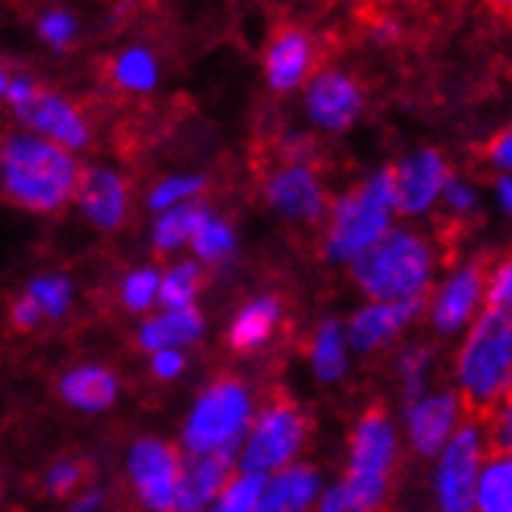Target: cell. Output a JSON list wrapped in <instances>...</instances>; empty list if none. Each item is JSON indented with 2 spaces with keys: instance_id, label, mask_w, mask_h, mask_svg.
<instances>
[{
  "instance_id": "33",
  "label": "cell",
  "mask_w": 512,
  "mask_h": 512,
  "mask_svg": "<svg viewBox=\"0 0 512 512\" xmlns=\"http://www.w3.org/2000/svg\"><path fill=\"white\" fill-rule=\"evenodd\" d=\"M208 189V180L205 176H173V180H164L158 189L151 192L148 205L154 211H164L170 205H180V202H189V198H195L198 192Z\"/></svg>"
},
{
  "instance_id": "38",
  "label": "cell",
  "mask_w": 512,
  "mask_h": 512,
  "mask_svg": "<svg viewBox=\"0 0 512 512\" xmlns=\"http://www.w3.org/2000/svg\"><path fill=\"white\" fill-rule=\"evenodd\" d=\"M154 355V362H151V371L161 377V381H170V377H176L183 368H186V359L180 355V349H158V352H151Z\"/></svg>"
},
{
  "instance_id": "37",
  "label": "cell",
  "mask_w": 512,
  "mask_h": 512,
  "mask_svg": "<svg viewBox=\"0 0 512 512\" xmlns=\"http://www.w3.org/2000/svg\"><path fill=\"white\" fill-rule=\"evenodd\" d=\"M487 286V305H509V293H512V267L509 258L497 267L494 277L484 283Z\"/></svg>"
},
{
  "instance_id": "28",
  "label": "cell",
  "mask_w": 512,
  "mask_h": 512,
  "mask_svg": "<svg viewBox=\"0 0 512 512\" xmlns=\"http://www.w3.org/2000/svg\"><path fill=\"white\" fill-rule=\"evenodd\" d=\"M114 82L126 92H151L158 85V63L142 48L123 51L114 60Z\"/></svg>"
},
{
  "instance_id": "9",
  "label": "cell",
  "mask_w": 512,
  "mask_h": 512,
  "mask_svg": "<svg viewBox=\"0 0 512 512\" xmlns=\"http://www.w3.org/2000/svg\"><path fill=\"white\" fill-rule=\"evenodd\" d=\"M447 440H450L447 453H443L440 472H437V497H440L443 509L465 512V509H472L478 462H481L478 428L465 425L456 431V437H447Z\"/></svg>"
},
{
  "instance_id": "31",
  "label": "cell",
  "mask_w": 512,
  "mask_h": 512,
  "mask_svg": "<svg viewBox=\"0 0 512 512\" xmlns=\"http://www.w3.org/2000/svg\"><path fill=\"white\" fill-rule=\"evenodd\" d=\"M261 487H264V472H246L242 478H230L224 491L217 494V509H224V512L258 509Z\"/></svg>"
},
{
  "instance_id": "40",
  "label": "cell",
  "mask_w": 512,
  "mask_h": 512,
  "mask_svg": "<svg viewBox=\"0 0 512 512\" xmlns=\"http://www.w3.org/2000/svg\"><path fill=\"white\" fill-rule=\"evenodd\" d=\"M443 192H447V202H450V208L453 211H469V208H475V195H472V189H465L462 183H447L443 186Z\"/></svg>"
},
{
  "instance_id": "35",
  "label": "cell",
  "mask_w": 512,
  "mask_h": 512,
  "mask_svg": "<svg viewBox=\"0 0 512 512\" xmlns=\"http://www.w3.org/2000/svg\"><path fill=\"white\" fill-rule=\"evenodd\" d=\"M76 32H79L76 19H73V13H66V10H51V13H44L41 22H38V35L48 41L54 51H70Z\"/></svg>"
},
{
  "instance_id": "30",
  "label": "cell",
  "mask_w": 512,
  "mask_h": 512,
  "mask_svg": "<svg viewBox=\"0 0 512 512\" xmlns=\"http://www.w3.org/2000/svg\"><path fill=\"white\" fill-rule=\"evenodd\" d=\"M26 293L41 305L44 318H63L73 299V286L66 277H38L29 283Z\"/></svg>"
},
{
  "instance_id": "13",
  "label": "cell",
  "mask_w": 512,
  "mask_h": 512,
  "mask_svg": "<svg viewBox=\"0 0 512 512\" xmlns=\"http://www.w3.org/2000/svg\"><path fill=\"white\" fill-rule=\"evenodd\" d=\"M315 66V41L302 26H277L264 48V73L274 92L296 88Z\"/></svg>"
},
{
  "instance_id": "7",
  "label": "cell",
  "mask_w": 512,
  "mask_h": 512,
  "mask_svg": "<svg viewBox=\"0 0 512 512\" xmlns=\"http://www.w3.org/2000/svg\"><path fill=\"white\" fill-rule=\"evenodd\" d=\"M311 431V421L289 393H274L255 418L246 440V472H274L293 459Z\"/></svg>"
},
{
  "instance_id": "45",
  "label": "cell",
  "mask_w": 512,
  "mask_h": 512,
  "mask_svg": "<svg viewBox=\"0 0 512 512\" xmlns=\"http://www.w3.org/2000/svg\"><path fill=\"white\" fill-rule=\"evenodd\" d=\"M377 4H409V0H377Z\"/></svg>"
},
{
  "instance_id": "4",
  "label": "cell",
  "mask_w": 512,
  "mask_h": 512,
  "mask_svg": "<svg viewBox=\"0 0 512 512\" xmlns=\"http://www.w3.org/2000/svg\"><path fill=\"white\" fill-rule=\"evenodd\" d=\"M393 456H396L393 425L387 418L384 403H374L352 431L349 472L343 481V491L352 509H377L387 500Z\"/></svg>"
},
{
  "instance_id": "18",
  "label": "cell",
  "mask_w": 512,
  "mask_h": 512,
  "mask_svg": "<svg viewBox=\"0 0 512 512\" xmlns=\"http://www.w3.org/2000/svg\"><path fill=\"white\" fill-rule=\"evenodd\" d=\"M459 415V399L453 393H440L428 399H415L409 409V437L418 456H437L447 443Z\"/></svg>"
},
{
  "instance_id": "29",
  "label": "cell",
  "mask_w": 512,
  "mask_h": 512,
  "mask_svg": "<svg viewBox=\"0 0 512 512\" xmlns=\"http://www.w3.org/2000/svg\"><path fill=\"white\" fill-rule=\"evenodd\" d=\"M189 242L202 261H220L233 252V230L227 220H217L208 214L202 224H198V230L189 236Z\"/></svg>"
},
{
  "instance_id": "44",
  "label": "cell",
  "mask_w": 512,
  "mask_h": 512,
  "mask_svg": "<svg viewBox=\"0 0 512 512\" xmlns=\"http://www.w3.org/2000/svg\"><path fill=\"white\" fill-rule=\"evenodd\" d=\"M4 88H7V70L0 66V95H4Z\"/></svg>"
},
{
  "instance_id": "27",
  "label": "cell",
  "mask_w": 512,
  "mask_h": 512,
  "mask_svg": "<svg viewBox=\"0 0 512 512\" xmlns=\"http://www.w3.org/2000/svg\"><path fill=\"white\" fill-rule=\"evenodd\" d=\"M202 286H205V274H202V267L186 261V264H176L170 267V271L158 280V296L164 308H176V305H189L195 302V296L202 293Z\"/></svg>"
},
{
  "instance_id": "8",
  "label": "cell",
  "mask_w": 512,
  "mask_h": 512,
  "mask_svg": "<svg viewBox=\"0 0 512 512\" xmlns=\"http://www.w3.org/2000/svg\"><path fill=\"white\" fill-rule=\"evenodd\" d=\"M183 459L167 440H139L129 450V478L148 509H173Z\"/></svg>"
},
{
  "instance_id": "43",
  "label": "cell",
  "mask_w": 512,
  "mask_h": 512,
  "mask_svg": "<svg viewBox=\"0 0 512 512\" xmlns=\"http://www.w3.org/2000/svg\"><path fill=\"white\" fill-rule=\"evenodd\" d=\"M500 198H503V208L509 211V180H500Z\"/></svg>"
},
{
  "instance_id": "6",
  "label": "cell",
  "mask_w": 512,
  "mask_h": 512,
  "mask_svg": "<svg viewBox=\"0 0 512 512\" xmlns=\"http://www.w3.org/2000/svg\"><path fill=\"white\" fill-rule=\"evenodd\" d=\"M252 415V396L246 384L233 374L217 377V381L198 396V403L186 421L183 443L186 450L211 453V450H233Z\"/></svg>"
},
{
  "instance_id": "24",
  "label": "cell",
  "mask_w": 512,
  "mask_h": 512,
  "mask_svg": "<svg viewBox=\"0 0 512 512\" xmlns=\"http://www.w3.org/2000/svg\"><path fill=\"white\" fill-rule=\"evenodd\" d=\"M167 214L158 220V227H154V246L158 252H173L180 249L183 242H189V236L198 230V224L208 217V208L202 202H180V205H170L164 208Z\"/></svg>"
},
{
  "instance_id": "19",
  "label": "cell",
  "mask_w": 512,
  "mask_h": 512,
  "mask_svg": "<svg viewBox=\"0 0 512 512\" xmlns=\"http://www.w3.org/2000/svg\"><path fill=\"white\" fill-rule=\"evenodd\" d=\"M484 283H487V274L481 261L462 267V271L440 289L437 305H434V327L440 333H456L472 318V311L484 293Z\"/></svg>"
},
{
  "instance_id": "3",
  "label": "cell",
  "mask_w": 512,
  "mask_h": 512,
  "mask_svg": "<svg viewBox=\"0 0 512 512\" xmlns=\"http://www.w3.org/2000/svg\"><path fill=\"white\" fill-rule=\"evenodd\" d=\"M509 305H487L459 359V381L469 406H497L509 390L512 362Z\"/></svg>"
},
{
  "instance_id": "23",
  "label": "cell",
  "mask_w": 512,
  "mask_h": 512,
  "mask_svg": "<svg viewBox=\"0 0 512 512\" xmlns=\"http://www.w3.org/2000/svg\"><path fill=\"white\" fill-rule=\"evenodd\" d=\"M318 472L308 469V465H293L274 478H264L261 497H258V509L267 512H293V509H305L318 494Z\"/></svg>"
},
{
  "instance_id": "21",
  "label": "cell",
  "mask_w": 512,
  "mask_h": 512,
  "mask_svg": "<svg viewBox=\"0 0 512 512\" xmlns=\"http://www.w3.org/2000/svg\"><path fill=\"white\" fill-rule=\"evenodd\" d=\"M202 311H198L192 302L189 305H176L167 308L164 315L151 318L142 330H139V349L145 352H158V349H173V346H186L192 340L202 337Z\"/></svg>"
},
{
  "instance_id": "36",
  "label": "cell",
  "mask_w": 512,
  "mask_h": 512,
  "mask_svg": "<svg viewBox=\"0 0 512 512\" xmlns=\"http://www.w3.org/2000/svg\"><path fill=\"white\" fill-rule=\"evenodd\" d=\"M41 305L29 296V293H22L13 305H10V327L19 330V333H29L38 321H41Z\"/></svg>"
},
{
  "instance_id": "5",
  "label": "cell",
  "mask_w": 512,
  "mask_h": 512,
  "mask_svg": "<svg viewBox=\"0 0 512 512\" xmlns=\"http://www.w3.org/2000/svg\"><path fill=\"white\" fill-rule=\"evenodd\" d=\"M393 214V167L371 176L359 189L346 192L330 217L327 255L330 258H355L371 242L390 230Z\"/></svg>"
},
{
  "instance_id": "39",
  "label": "cell",
  "mask_w": 512,
  "mask_h": 512,
  "mask_svg": "<svg viewBox=\"0 0 512 512\" xmlns=\"http://www.w3.org/2000/svg\"><path fill=\"white\" fill-rule=\"evenodd\" d=\"M509 148H512V132L509 129H500L497 136L487 142V161H494L500 170H509V161H512V154H509Z\"/></svg>"
},
{
  "instance_id": "17",
  "label": "cell",
  "mask_w": 512,
  "mask_h": 512,
  "mask_svg": "<svg viewBox=\"0 0 512 512\" xmlns=\"http://www.w3.org/2000/svg\"><path fill=\"white\" fill-rule=\"evenodd\" d=\"M425 305V293L412 296V299H393V302H374L368 308H362L359 315L349 321V340L355 349L371 352L381 343H387L390 337H396L418 311Z\"/></svg>"
},
{
  "instance_id": "11",
  "label": "cell",
  "mask_w": 512,
  "mask_h": 512,
  "mask_svg": "<svg viewBox=\"0 0 512 512\" xmlns=\"http://www.w3.org/2000/svg\"><path fill=\"white\" fill-rule=\"evenodd\" d=\"M16 114L26 126H32L35 132H41V136L54 139L57 145L70 148V151H79L92 142V129H88L82 110L41 85L35 88V95L26 104L16 107Z\"/></svg>"
},
{
  "instance_id": "41",
  "label": "cell",
  "mask_w": 512,
  "mask_h": 512,
  "mask_svg": "<svg viewBox=\"0 0 512 512\" xmlns=\"http://www.w3.org/2000/svg\"><path fill=\"white\" fill-rule=\"evenodd\" d=\"M98 503H101V494L95 491V494H88V497H82V500H79V503H76L73 509H95Z\"/></svg>"
},
{
  "instance_id": "42",
  "label": "cell",
  "mask_w": 512,
  "mask_h": 512,
  "mask_svg": "<svg viewBox=\"0 0 512 512\" xmlns=\"http://www.w3.org/2000/svg\"><path fill=\"white\" fill-rule=\"evenodd\" d=\"M509 4L512 0H487V7H491L497 16H509Z\"/></svg>"
},
{
  "instance_id": "14",
  "label": "cell",
  "mask_w": 512,
  "mask_h": 512,
  "mask_svg": "<svg viewBox=\"0 0 512 512\" xmlns=\"http://www.w3.org/2000/svg\"><path fill=\"white\" fill-rule=\"evenodd\" d=\"M365 95L355 79L346 73H321L308 88V114L318 126L330 132L349 129L362 114Z\"/></svg>"
},
{
  "instance_id": "20",
  "label": "cell",
  "mask_w": 512,
  "mask_h": 512,
  "mask_svg": "<svg viewBox=\"0 0 512 512\" xmlns=\"http://www.w3.org/2000/svg\"><path fill=\"white\" fill-rule=\"evenodd\" d=\"M63 403L82 412H104L117 399V374L101 365H82L60 377Z\"/></svg>"
},
{
  "instance_id": "25",
  "label": "cell",
  "mask_w": 512,
  "mask_h": 512,
  "mask_svg": "<svg viewBox=\"0 0 512 512\" xmlns=\"http://www.w3.org/2000/svg\"><path fill=\"white\" fill-rule=\"evenodd\" d=\"M472 506L484 512H509L512 509V465L509 453H497L494 462L475 478V497Z\"/></svg>"
},
{
  "instance_id": "2",
  "label": "cell",
  "mask_w": 512,
  "mask_h": 512,
  "mask_svg": "<svg viewBox=\"0 0 512 512\" xmlns=\"http://www.w3.org/2000/svg\"><path fill=\"white\" fill-rule=\"evenodd\" d=\"M431 267L434 258L425 239L403 230H387L352 258V277L374 302H393L428 293Z\"/></svg>"
},
{
  "instance_id": "16",
  "label": "cell",
  "mask_w": 512,
  "mask_h": 512,
  "mask_svg": "<svg viewBox=\"0 0 512 512\" xmlns=\"http://www.w3.org/2000/svg\"><path fill=\"white\" fill-rule=\"evenodd\" d=\"M73 198L98 230H117L126 217V183L114 170L82 167Z\"/></svg>"
},
{
  "instance_id": "1",
  "label": "cell",
  "mask_w": 512,
  "mask_h": 512,
  "mask_svg": "<svg viewBox=\"0 0 512 512\" xmlns=\"http://www.w3.org/2000/svg\"><path fill=\"white\" fill-rule=\"evenodd\" d=\"M79 170L70 148L54 139L13 132L0 142V189L7 202L26 211L54 214L70 205Z\"/></svg>"
},
{
  "instance_id": "34",
  "label": "cell",
  "mask_w": 512,
  "mask_h": 512,
  "mask_svg": "<svg viewBox=\"0 0 512 512\" xmlns=\"http://www.w3.org/2000/svg\"><path fill=\"white\" fill-rule=\"evenodd\" d=\"M158 280L161 274L154 271V267H142V271H132L126 280H123V305L129 311H145L158 293Z\"/></svg>"
},
{
  "instance_id": "22",
  "label": "cell",
  "mask_w": 512,
  "mask_h": 512,
  "mask_svg": "<svg viewBox=\"0 0 512 512\" xmlns=\"http://www.w3.org/2000/svg\"><path fill=\"white\" fill-rule=\"evenodd\" d=\"M280 311H283L280 296H261V299L249 302L233 318V324L227 330V346L236 355H246V352L264 346L267 340H271V333L280 321Z\"/></svg>"
},
{
  "instance_id": "12",
  "label": "cell",
  "mask_w": 512,
  "mask_h": 512,
  "mask_svg": "<svg viewBox=\"0 0 512 512\" xmlns=\"http://www.w3.org/2000/svg\"><path fill=\"white\" fill-rule=\"evenodd\" d=\"M450 183V164L434 148L412 154L409 161L393 167V208L403 214L425 211Z\"/></svg>"
},
{
  "instance_id": "15",
  "label": "cell",
  "mask_w": 512,
  "mask_h": 512,
  "mask_svg": "<svg viewBox=\"0 0 512 512\" xmlns=\"http://www.w3.org/2000/svg\"><path fill=\"white\" fill-rule=\"evenodd\" d=\"M236 475V459L233 450H211V453H195L189 465H183L180 484H176L173 509H202L217 494L224 491L227 481Z\"/></svg>"
},
{
  "instance_id": "10",
  "label": "cell",
  "mask_w": 512,
  "mask_h": 512,
  "mask_svg": "<svg viewBox=\"0 0 512 512\" xmlns=\"http://www.w3.org/2000/svg\"><path fill=\"white\" fill-rule=\"evenodd\" d=\"M264 195L274 211L289 220H318L324 214V189L311 161H283L264 180Z\"/></svg>"
},
{
  "instance_id": "26",
  "label": "cell",
  "mask_w": 512,
  "mask_h": 512,
  "mask_svg": "<svg viewBox=\"0 0 512 512\" xmlns=\"http://www.w3.org/2000/svg\"><path fill=\"white\" fill-rule=\"evenodd\" d=\"M311 365H315L318 381L330 384L340 381L346 371V346H343V333L337 321H324L315 333V343H311Z\"/></svg>"
},
{
  "instance_id": "32",
  "label": "cell",
  "mask_w": 512,
  "mask_h": 512,
  "mask_svg": "<svg viewBox=\"0 0 512 512\" xmlns=\"http://www.w3.org/2000/svg\"><path fill=\"white\" fill-rule=\"evenodd\" d=\"M88 475H92V469H88V462H82V459L57 462L54 469L44 475V491H48V497H54V500H66L88 481Z\"/></svg>"
}]
</instances>
